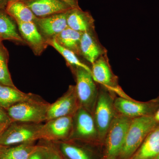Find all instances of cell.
I'll use <instances>...</instances> for the list:
<instances>
[{
  "label": "cell",
  "instance_id": "obj_19",
  "mask_svg": "<svg viewBox=\"0 0 159 159\" xmlns=\"http://www.w3.org/2000/svg\"><path fill=\"white\" fill-rule=\"evenodd\" d=\"M0 39L17 44L26 45L19 31L17 23L7 13L5 9H0Z\"/></svg>",
  "mask_w": 159,
  "mask_h": 159
},
{
  "label": "cell",
  "instance_id": "obj_2",
  "mask_svg": "<svg viewBox=\"0 0 159 159\" xmlns=\"http://www.w3.org/2000/svg\"><path fill=\"white\" fill-rule=\"evenodd\" d=\"M114 94L102 86L99 89L93 116L100 141L105 139L111 123L117 115L114 107Z\"/></svg>",
  "mask_w": 159,
  "mask_h": 159
},
{
  "label": "cell",
  "instance_id": "obj_18",
  "mask_svg": "<svg viewBox=\"0 0 159 159\" xmlns=\"http://www.w3.org/2000/svg\"><path fill=\"white\" fill-rule=\"evenodd\" d=\"M39 99L38 95L25 93L16 87L0 84V106L6 110L20 102Z\"/></svg>",
  "mask_w": 159,
  "mask_h": 159
},
{
  "label": "cell",
  "instance_id": "obj_30",
  "mask_svg": "<svg viewBox=\"0 0 159 159\" xmlns=\"http://www.w3.org/2000/svg\"><path fill=\"white\" fill-rule=\"evenodd\" d=\"M8 2L7 0H0V9H6Z\"/></svg>",
  "mask_w": 159,
  "mask_h": 159
},
{
  "label": "cell",
  "instance_id": "obj_29",
  "mask_svg": "<svg viewBox=\"0 0 159 159\" xmlns=\"http://www.w3.org/2000/svg\"><path fill=\"white\" fill-rule=\"evenodd\" d=\"M66 3L72 8H80L78 6V0H61Z\"/></svg>",
  "mask_w": 159,
  "mask_h": 159
},
{
  "label": "cell",
  "instance_id": "obj_22",
  "mask_svg": "<svg viewBox=\"0 0 159 159\" xmlns=\"http://www.w3.org/2000/svg\"><path fill=\"white\" fill-rule=\"evenodd\" d=\"M5 10L16 22H34L37 18L22 1L8 2Z\"/></svg>",
  "mask_w": 159,
  "mask_h": 159
},
{
  "label": "cell",
  "instance_id": "obj_10",
  "mask_svg": "<svg viewBox=\"0 0 159 159\" xmlns=\"http://www.w3.org/2000/svg\"><path fill=\"white\" fill-rule=\"evenodd\" d=\"M43 124L40 139L48 142H56L70 139L73 127V116L55 118Z\"/></svg>",
  "mask_w": 159,
  "mask_h": 159
},
{
  "label": "cell",
  "instance_id": "obj_3",
  "mask_svg": "<svg viewBox=\"0 0 159 159\" xmlns=\"http://www.w3.org/2000/svg\"><path fill=\"white\" fill-rule=\"evenodd\" d=\"M76 78V92L80 106L93 115L99 89L90 73L80 67L70 66Z\"/></svg>",
  "mask_w": 159,
  "mask_h": 159
},
{
  "label": "cell",
  "instance_id": "obj_15",
  "mask_svg": "<svg viewBox=\"0 0 159 159\" xmlns=\"http://www.w3.org/2000/svg\"><path fill=\"white\" fill-rule=\"evenodd\" d=\"M37 18L63 13L72 8L61 0H23Z\"/></svg>",
  "mask_w": 159,
  "mask_h": 159
},
{
  "label": "cell",
  "instance_id": "obj_8",
  "mask_svg": "<svg viewBox=\"0 0 159 159\" xmlns=\"http://www.w3.org/2000/svg\"><path fill=\"white\" fill-rule=\"evenodd\" d=\"M159 106L157 97L146 102H140L122 97H116L114 107L117 113L131 119L154 116Z\"/></svg>",
  "mask_w": 159,
  "mask_h": 159
},
{
  "label": "cell",
  "instance_id": "obj_16",
  "mask_svg": "<svg viewBox=\"0 0 159 159\" xmlns=\"http://www.w3.org/2000/svg\"><path fill=\"white\" fill-rule=\"evenodd\" d=\"M68 27L81 33L95 30V20L92 15L80 8H72L67 15Z\"/></svg>",
  "mask_w": 159,
  "mask_h": 159
},
{
  "label": "cell",
  "instance_id": "obj_6",
  "mask_svg": "<svg viewBox=\"0 0 159 159\" xmlns=\"http://www.w3.org/2000/svg\"><path fill=\"white\" fill-rule=\"evenodd\" d=\"M132 119L118 114L114 118L104 139L107 159L118 158Z\"/></svg>",
  "mask_w": 159,
  "mask_h": 159
},
{
  "label": "cell",
  "instance_id": "obj_32",
  "mask_svg": "<svg viewBox=\"0 0 159 159\" xmlns=\"http://www.w3.org/2000/svg\"><path fill=\"white\" fill-rule=\"evenodd\" d=\"M158 99L159 100V106L157 110L156 113L155 114L154 116V118L155 119L157 123H159V93L158 97H157Z\"/></svg>",
  "mask_w": 159,
  "mask_h": 159
},
{
  "label": "cell",
  "instance_id": "obj_31",
  "mask_svg": "<svg viewBox=\"0 0 159 159\" xmlns=\"http://www.w3.org/2000/svg\"><path fill=\"white\" fill-rule=\"evenodd\" d=\"M11 123H10V124H4V125H0V137H1L2 134L4 132L5 129L7 128V127H8V126L11 124Z\"/></svg>",
  "mask_w": 159,
  "mask_h": 159
},
{
  "label": "cell",
  "instance_id": "obj_13",
  "mask_svg": "<svg viewBox=\"0 0 159 159\" xmlns=\"http://www.w3.org/2000/svg\"><path fill=\"white\" fill-rule=\"evenodd\" d=\"M21 36L36 56H40L48 46L33 22H16Z\"/></svg>",
  "mask_w": 159,
  "mask_h": 159
},
{
  "label": "cell",
  "instance_id": "obj_9",
  "mask_svg": "<svg viewBox=\"0 0 159 159\" xmlns=\"http://www.w3.org/2000/svg\"><path fill=\"white\" fill-rule=\"evenodd\" d=\"M70 139L84 141L99 140L93 115L80 107L73 116V127Z\"/></svg>",
  "mask_w": 159,
  "mask_h": 159
},
{
  "label": "cell",
  "instance_id": "obj_1",
  "mask_svg": "<svg viewBox=\"0 0 159 159\" xmlns=\"http://www.w3.org/2000/svg\"><path fill=\"white\" fill-rule=\"evenodd\" d=\"M157 123L153 116L133 119L118 158L130 159Z\"/></svg>",
  "mask_w": 159,
  "mask_h": 159
},
{
  "label": "cell",
  "instance_id": "obj_14",
  "mask_svg": "<svg viewBox=\"0 0 159 159\" xmlns=\"http://www.w3.org/2000/svg\"><path fill=\"white\" fill-rule=\"evenodd\" d=\"M107 53L106 49L99 42L95 29L82 33L80 42V56L92 64Z\"/></svg>",
  "mask_w": 159,
  "mask_h": 159
},
{
  "label": "cell",
  "instance_id": "obj_35",
  "mask_svg": "<svg viewBox=\"0 0 159 159\" xmlns=\"http://www.w3.org/2000/svg\"><path fill=\"white\" fill-rule=\"evenodd\" d=\"M2 42V39H0V42Z\"/></svg>",
  "mask_w": 159,
  "mask_h": 159
},
{
  "label": "cell",
  "instance_id": "obj_12",
  "mask_svg": "<svg viewBox=\"0 0 159 159\" xmlns=\"http://www.w3.org/2000/svg\"><path fill=\"white\" fill-rule=\"evenodd\" d=\"M68 11L47 17L37 18L33 22L45 39L47 40L53 39L57 34L68 28Z\"/></svg>",
  "mask_w": 159,
  "mask_h": 159
},
{
  "label": "cell",
  "instance_id": "obj_33",
  "mask_svg": "<svg viewBox=\"0 0 159 159\" xmlns=\"http://www.w3.org/2000/svg\"><path fill=\"white\" fill-rule=\"evenodd\" d=\"M8 2H12V1H23V0H7Z\"/></svg>",
  "mask_w": 159,
  "mask_h": 159
},
{
  "label": "cell",
  "instance_id": "obj_25",
  "mask_svg": "<svg viewBox=\"0 0 159 159\" xmlns=\"http://www.w3.org/2000/svg\"><path fill=\"white\" fill-rule=\"evenodd\" d=\"M61 151L69 159H93L89 154L83 148L66 142L59 144Z\"/></svg>",
  "mask_w": 159,
  "mask_h": 159
},
{
  "label": "cell",
  "instance_id": "obj_26",
  "mask_svg": "<svg viewBox=\"0 0 159 159\" xmlns=\"http://www.w3.org/2000/svg\"><path fill=\"white\" fill-rule=\"evenodd\" d=\"M28 159H47V147L42 146L29 157Z\"/></svg>",
  "mask_w": 159,
  "mask_h": 159
},
{
  "label": "cell",
  "instance_id": "obj_24",
  "mask_svg": "<svg viewBox=\"0 0 159 159\" xmlns=\"http://www.w3.org/2000/svg\"><path fill=\"white\" fill-rule=\"evenodd\" d=\"M9 53L2 42H0V84L16 87L11 79L8 69Z\"/></svg>",
  "mask_w": 159,
  "mask_h": 159
},
{
  "label": "cell",
  "instance_id": "obj_34",
  "mask_svg": "<svg viewBox=\"0 0 159 159\" xmlns=\"http://www.w3.org/2000/svg\"><path fill=\"white\" fill-rule=\"evenodd\" d=\"M155 159H159V155L158 156V157H157Z\"/></svg>",
  "mask_w": 159,
  "mask_h": 159
},
{
  "label": "cell",
  "instance_id": "obj_5",
  "mask_svg": "<svg viewBox=\"0 0 159 159\" xmlns=\"http://www.w3.org/2000/svg\"><path fill=\"white\" fill-rule=\"evenodd\" d=\"M41 123L12 122L0 137V145L12 146L33 143L40 139Z\"/></svg>",
  "mask_w": 159,
  "mask_h": 159
},
{
  "label": "cell",
  "instance_id": "obj_27",
  "mask_svg": "<svg viewBox=\"0 0 159 159\" xmlns=\"http://www.w3.org/2000/svg\"><path fill=\"white\" fill-rule=\"evenodd\" d=\"M47 159H63L59 152L53 147H47Z\"/></svg>",
  "mask_w": 159,
  "mask_h": 159
},
{
  "label": "cell",
  "instance_id": "obj_7",
  "mask_svg": "<svg viewBox=\"0 0 159 159\" xmlns=\"http://www.w3.org/2000/svg\"><path fill=\"white\" fill-rule=\"evenodd\" d=\"M92 75L94 81L101 86L120 97L129 99L121 88L118 84V77L114 74L107 53L100 56L92 64Z\"/></svg>",
  "mask_w": 159,
  "mask_h": 159
},
{
  "label": "cell",
  "instance_id": "obj_28",
  "mask_svg": "<svg viewBox=\"0 0 159 159\" xmlns=\"http://www.w3.org/2000/svg\"><path fill=\"white\" fill-rule=\"evenodd\" d=\"M12 122L6 110L0 106V125L10 124Z\"/></svg>",
  "mask_w": 159,
  "mask_h": 159
},
{
  "label": "cell",
  "instance_id": "obj_21",
  "mask_svg": "<svg viewBox=\"0 0 159 159\" xmlns=\"http://www.w3.org/2000/svg\"><path fill=\"white\" fill-rule=\"evenodd\" d=\"M82 33L68 27L53 39L60 45L80 57V42Z\"/></svg>",
  "mask_w": 159,
  "mask_h": 159
},
{
  "label": "cell",
  "instance_id": "obj_17",
  "mask_svg": "<svg viewBox=\"0 0 159 159\" xmlns=\"http://www.w3.org/2000/svg\"><path fill=\"white\" fill-rule=\"evenodd\" d=\"M159 155V123L129 159H155Z\"/></svg>",
  "mask_w": 159,
  "mask_h": 159
},
{
  "label": "cell",
  "instance_id": "obj_20",
  "mask_svg": "<svg viewBox=\"0 0 159 159\" xmlns=\"http://www.w3.org/2000/svg\"><path fill=\"white\" fill-rule=\"evenodd\" d=\"M41 147L33 143L12 146L0 145V159H28Z\"/></svg>",
  "mask_w": 159,
  "mask_h": 159
},
{
  "label": "cell",
  "instance_id": "obj_23",
  "mask_svg": "<svg viewBox=\"0 0 159 159\" xmlns=\"http://www.w3.org/2000/svg\"><path fill=\"white\" fill-rule=\"evenodd\" d=\"M47 42L49 46L54 48L57 52H59V54L62 55L63 57L66 60L68 66L80 67L85 69L92 74L91 68H90L87 65L81 61L79 59V56H77V54H75L73 51H70L68 49H66L57 43L54 39L48 40H47Z\"/></svg>",
  "mask_w": 159,
  "mask_h": 159
},
{
  "label": "cell",
  "instance_id": "obj_4",
  "mask_svg": "<svg viewBox=\"0 0 159 159\" xmlns=\"http://www.w3.org/2000/svg\"><path fill=\"white\" fill-rule=\"evenodd\" d=\"M50 104L41 98L20 102L6 111L13 122L41 123L47 120Z\"/></svg>",
  "mask_w": 159,
  "mask_h": 159
},
{
  "label": "cell",
  "instance_id": "obj_11",
  "mask_svg": "<svg viewBox=\"0 0 159 159\" xmlns=\"http://www.w3.org/2000/svg\"><path fill=\"white\" fill-rule=\"evenodd\" d=\"M80 107L76 86L70 85L62 97L50 104L46 121L59 117L74 116Z\"/></svg>",
  "mask_w": 159,
  "mask_h": 159
}]
</instances>
